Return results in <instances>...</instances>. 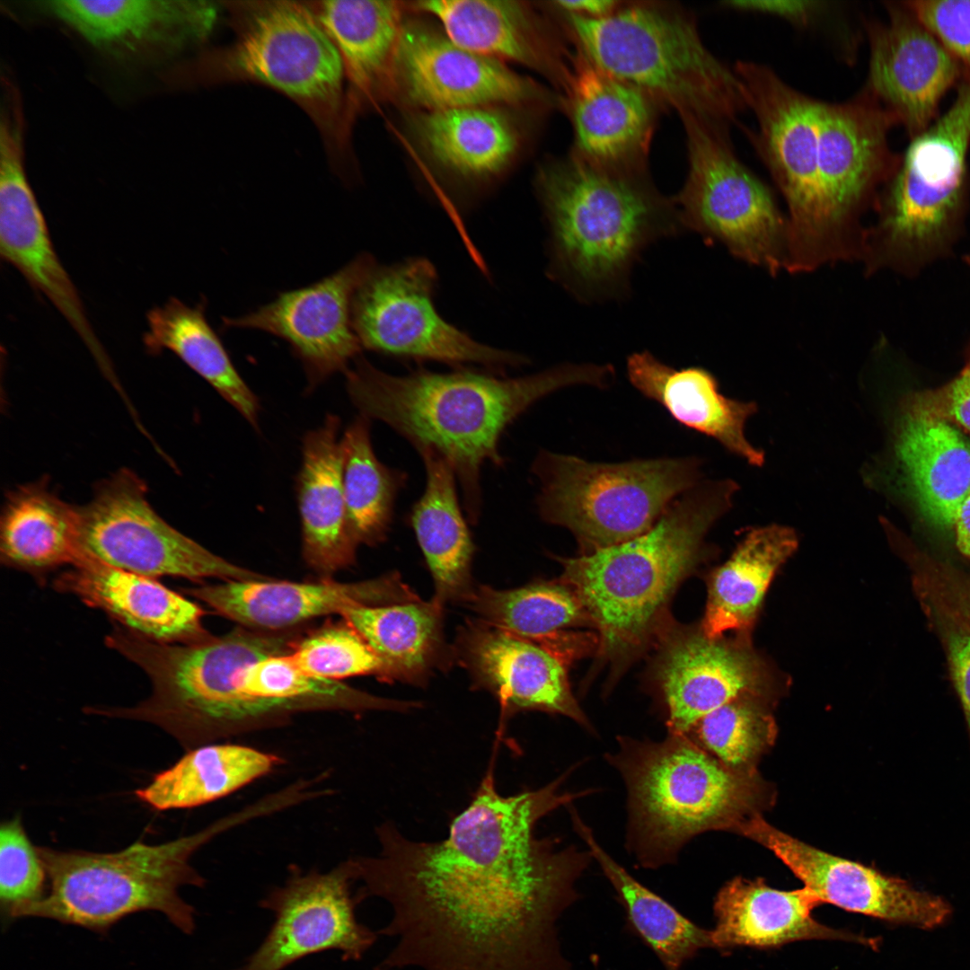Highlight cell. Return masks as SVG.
Instances as JSON below:
<instances>
[{"instance_id": "1f68e13d", "label": "cell", "mask_w": 970, "mask_h": 970, "mask_svg": "<svg viewBox=\"0 0 970 970\" xmlns=\"http://www.w3.org/2000/svg\"><path fill=\"white\" fill-rule=\"evenodd\" d=\"M340 615L383 660L390 681L423 684L454 657L444 639L443 604L422 600L399 576L383 598Z\"/></svg>"}, {"instance_id": "44dd1931", "label": "cell", "mask_w": 970, "mask_h": 970, "mask_svg": "<svg viewBox=\"0 0 970 970\" xmlns=\"http://www.w3.org/2000/svg\"><path fill=\"white\" fill-rule=\"evenodd\" d=\"M736 831L777 856L821 902L895 924L934 929L951 907L940 896L871 867L840 858L773 827L755 814Z\"/></svg>"}, {"instance_id": "d590c367", "label": "cell", "mask_w": 970, "mask_h": 970, "mask_svg": "<svg viewBox=\"0 0 970 970\" xmlns=\"http://www.w3.org/2000/svg\"><path fill=\"white\" fill-rule=\"evenodd\" d=\"M426 470V487L413 505L410 523L432 574L435 598L465 603L474 586L471 566L474 553L470 531L458 500L455 473L431 449L419 451Z\"/></svg>"}, {"instance_id": "ac0fdd59", "label": "cell", "mask_w": 970, "mask_h": 970, "mask_svg": "<svg viewBox=\"0 0 970 970\" xmlns=\"http://www.w3.org/2000/svg\"><path fill=\"white\" fill-rule=\"evenodd\" d=\"M353 883L346 860L323 873L292 865L285 883L259 903L274 914L268 934L234 970H284L328 950L340 951L343 961L361 960L378 933L357 920Z\"/></svg>"}, {"instance_id": "e0dca14e", "label": "cell", "mask_w": 970, "mask_h": 970, "mask_svg": "<svg viewBox=\"0 0 970 970\" xmlns=\"http://www.w3.org/2000/svg\"><path fill=\"white\" fill-rule=\"evenodd\" d=\"M818 174L835 236L845 259L860 257L859 216L893 172V115L864 87L842 102L818 101Z\"/></svg>"}, {"instance_id": "6da1fadb", "label": "cell", "mask_w": 970, "mask_h": 970, "mask_svg": "<svg viewBox=\"0 0 970 970\" xmlns=\"http://www.w3.org/2000/svg\"><path fill=\"white\" fill-rule=\"evenodd\" d=\"M569 772L504 796L492 758L445 839L413 841L391 822L376 828L379 851L347 860L362 884L358 903L378 897L392 909L377 933L395 945L375 970H572L558 922L593 859L535 834L543 816L586 796L561 789Z\"/></svg>"}, {"instance_id": "6f0895ef", "label": "cell", "mask_w": 970, "mask_h": 970, "mask_svg": "<svg viewBox=\"0 0 970 970\" xmlns=\"http://www.w3.org/2000/svg\"><path fill=\"white\" fill-rule=\"evenodd\" d=\"M964 262L970 269V251L964 256Z\"/></svg>"}, {"instance_id": "3957f363", "label": "cell", "mask_w": 970, "mask_h": 970, "mask_svg": "<svg viewBox=\"0 0 970 970\" xmlns=\"http://www.w3.org/2000/svg\"><path fill=\"white\" fill-rule=\"evenodd\" d=\"M535 189L549 228V274L583 299L624 291L640 252L683 229L674 199L647 170L607 168L569 152L539 168Z\"/></svg>"}, {"instance_id": "7a4b0ae2", "label": "cell", "mask_w": 970, "mask_h": 970, "mask_svg": "<svg viewBox=\"0 0 970 970\" xmlns=\"http://www.w3.org/2000/svg\"><path fill=\"white\" fill-rule=\"evenodd\" d=\"M613 375L609 365L567 363L515 378L463 368L393 375L361 356L345 371L360 415L387 424L418 452L431 449L448 462L472 523L481 516L482 465L504 464L498 447L506 428L546 395L571 385L603 388Z\"/></svg>"}, {"instance_id": "9a60e30c", "label": "cell", "mask_w": 970, "mask_h": 970, "mask_svg": "<svg viewBox=\"0 0 970 970\" xmlns=\"http://www.w3.org/2000/svg\"><path fill=\"white\" fill-rule=\"evenodd\" d=\"M77 515L82 558L154 578H270L217 556L168 524L149 503L146 482L129 469L100 481Z\"/></svg>"}, {"instance_id": "9c48e42d", "label": "cell", "mask_w": 970, "mask_h": 970, "mask_svg": "<svg viewBox=\"0 0 970 970\" xmlns=\"http://www.w3.org/2000/svg\"><path fill=\"white\" fill-rule=\"evenodd\" d=\"M969 147L966 76L949 109L912 137L877 198V222L862 240L869 272L890 269L913 277L953 251L968 208Z\"/></svg>"}, {"instance_id": "5b68a950", "label": "cell", "mask_w": 970, "mask_h": 970, "mask_svg": "<svg viewBox=\"0 0 970 970\" xmlns=\"http://www.w3.org/2000/svg\"><path fill=\"white\" fill-rule=\"evenodd\" d=\"M295 632L240 626L220 637L171 644L116 625L106 636V645L145 671L151 695L133 707H92L86 711L154 724L187 750L281 727L287 719L247 697L240 681L242 671L256 661L291 653L298 640Z\"/></svg>"}, {"instance_id": "ffe728a7", "label": "cell", "mask_w": 970, "mask_h": 970, "mask_svg": "<svg viewBox=\"0 0 970 970\" xmlns=\"http://www.w3.org/2000/svg\"><path fill=\"white\" fill-rule=\"evenodd\" d=\"M377 263L366 252L309 286L279 293L271 302L239 317H224L223 328L251 329L285 340L318 384L346 371L361 350L352 323L354 295Z\"/></svg>"}, {"instance_id": "db71d44e", "label": "cell", "mask_w": 970, "mask_h": 970, "mask_svg": "<svg viewBox=\"0 0 970 970\" xmlns=\"http://www.w3.org/2000/svg\"><path fill=\"white\" fill-rule=\"evenodd\" d=\"M827 3L808 0H728L723 5L728 9L770 14L780 17L798 27H807L827 7Z\"/></svg>"}, {"instance_id": "ba28073f", "label": "cell", "mask_w": 970, "mask_h": 970, "mask_svg": "<svg viewBox=\"0 0 970 970\" xmlns=\"http://www.w3.org/2000/svg\"><path fill=\"white\" fill-rule=\"evenodd\" d=\"M255 817L253 807L246 806L195 833L155 845L136 842L111 853L38 848L48 891L22 918L50 919L106 932L128 915L154 911L191 934L196 911L179 891L206 883L191 866V856L216 835Z\"/></svg>"}, {"instance_id": "d6986e66", "label": "cell", "mask_w": 970, "mask_h": 970, "mask_svg": "<svg viewBox=\"0 0 970 970\" xmlns=\"http://www.w3.org/2000/svg\"><path fill=\"white\" fill-rule=\"evenodd\" d=\"M0 126V255L44 295L83 340L101 369L113 373L79 293L54 248L44 215L22 163V114L9 98Z\"/></svg>"}, {"instance_id": "277c9868", "label": "cell", "mask_w": 970, "mask_h": 970, "mask_svg": "<svg viewBox=\"0 0 970 970\" xmlns=\"http://www.w3.org/2000/svg\"><path fill=\"white\" fill-rule=\"evenodd\" d=\"M738 490L731 479L701 481L643 534L560 560L563 584L599 630L604 657L624 664L647 646L677 586L705 553L708 532L731 509Z\"/></svg>"}, {"instance_id": "7bdbcfd3", "label": "cell", "mask_w": 970, "mask_h": 970, "mask_svg": "<svg viewBox=\"0 0 970 970\" xmlns=\"http://www.w3.org/2000/svg\"><path fill=\"white\" fill-rule=\"evenodd\" d=\"M240 684L247 697L275 709L288 720L310 711H408L419 706L415 701L383 698L311 675L288 654L269 656L250 665L242 671Z\"/></svg>"}, {"instance_id": "cb8c5ba5", "label": "cell", "mask_w": 970, "mask_h": 970, "mask_svg": "<svg viewBox=\"0 0 970 970\" xmlns=\"http://www.w3.org/2000/svg\"><path fill=\"white\" fill-rule=\"evenodd\" d=\"M454 658L500 706V724L527 710L558 713L591 730L571 693L563 661L539 643L480 619L461 627Z\"/></svg>"}, {"instance_id": "f546056e", "label": "cell", "mask_w": 970, "mask_h": 970, "mask_svg": "<svg viewBox=\"0 0 970 970\" xmlns=\"http://www.w3.org/2000/svg\"><path fill=\"white\" fill-rule=\"evenodd\" d=\"M822 904L805 886L785 891L767 886L762 878L736 877L719 891L714 901L713 948H771L808 939L871 943L860 935L818 922L812 912Z\"/></svg>"}, {"instance_id": "bcb514c9", "label": "cell", "mask_w": 970, "mask_h": 970, "mask_svg": "<svg viewBox=\"0 0 970 970\" xmlns=\"http://www.w3.org/2000/svg\"><path fill=\"white\" fill-rule=\"evenodd\" d=\"M767 698H736L703 717L687 735L730 769L750 772L777 734Z\"/></svg>"}, {"instance_id": "60d3db41", "label": "cell", "mask_w": 970, "mask_h": 970, "mask_svg": "<svg viewBox=\"0 0 970 970\" xmlns=\"http://www.w3.org/2000/svg\"><path fill=\"white\" fill-rule=\"evenodd\" d=\"M206 303L190 306L171 297L146 314L143 341L146 352L169 350L207 381L254 428L258 427V398L236 370L231 357L205 315Z\"/></svg>"}, {"instance_id": "ab89813d", "label": "cell", "mask_w": 970, "mask_h": 970, "mask_svg": "<svg viewBox=\"0 0 970 970\" xmlns=\"http://www.w3.org/2000/svg\"><path fill=\"white\" fill-rule=\"evenodd\" d=\"M282 763L272 753L233 743L197 746L136 790L157 810L190 808L225 798L269 774Z\"/></svg>"}, {"instance_id": "4dcf8cb0", "label": "cell", "mask_w": 970, "mask_h": 970, "mask_svg": "<svg viewBox=\"0 0 970 970\" xmlns=\"http://www.w3.org/2000/svg\"><path fill=\"white\" fill-rule=\"evenodd\" d=\"M627 373L637 390L679 423L717 440L751 466L764 464V452L748 440L745 429L758 410L756 402L726 397L706 369H675L648 351L628 357Z\"/></svg>"}, {"instance_id": "d4e9b609", "label": "cell", "mask_w": 970, "mask_h": 970, "mask_svg": "<svg viewBox=\"0 0 970 970\" xmlns=\"http://www.w3.org/2000/svg\"><path fill=\"white\" fill-rule=\"evenodd\" d=\"M575 50L568 82L560 95V108L573 130L570 152L600 166L646 171L662 109L644 93Z\"/></svg>"}, {"instance_id": "30bf717a", "label": "cell", "mask_w": 970, "mask_h": 970, "mask_svg": "<svg viewBox=\"0 0 970 970\" xmlns=\"http://www.w3.org/2000/svg\"><path fill=\"white\" fill-rule=\"evenodd\" d=\"M541 517L569 529L583 554L649 531L670 504L701 481L697 458L592 463L542 450L532 463Z\"/></svg>"}, {"instance_id": "8d00e7d4", "label": "cell", "mask_w": 970, "mask_h": 970, "mask_svg": "<svg viewBox=\"0 0 970 970\" xmlns=\"http://www.w3.org/2000/svg\"><path fill=\"white\" fill-rule=\"evenodd\" d=\"M796 532L767 525L745 533L730 558L710 575L701 630L711 639L725 632L749 635L777 570L796 551Z\"/></svg>"}, {"instance_id": "2e32d148", "label": "cell", "mask_w": 970, "mask_h": 970, "mask_svg": "<svg viewBox=\"0 0 970 970\" xmlns=\"http://www.w3.org/2000/svg\"><path fill=\"white\" fill-rule=\"evenodd\" d=\"M388 88L418 110L474 106L560 108V95L504 62L466 49L443 31L404 22Z\"/></svg>"}, {"instance_id": "ee69618b", "label": "cell", "mask_w": 970, "mask_h": 970, "mask_svg": "<svg viewBox=\"0 0 970 970\" xmlns=\"http://www.w3.org/2000/svg\"><path fill=\"white\" fill-rule=\"evenodd\" d=\"M370 419L357 417L340 438L342 484L350 534L357 544L375 545L385 539L396 498L407 475L376 457L370 439Z\"/></svg>"}, {"instance_id": "d6a6232c", "label": "cell", "mask_w": 970, "mask_h": 970, "mask_svg": "<svg viewBox=\"0 0 970 970\" xmlns=\"http://www.w3.org/2000/svg\"><path fill=\"white\" fill-rule=\"evenodd\" d=\"M340 426L339 418L329 415L305 435L296 483L303 557L323 576L350 566L357 546L347 519Z\"/></svg>"}, {"instance_id": "8fae6325", "label": "cell", "mask_w": 970, "mask_h": 970, "mask_svg": "<svg viewBox=\"0 0 970 970\" xmlns=\"http://www.w3.org/2000/svg\"><path fill=\"white\" fill-rule=\"evenodd\" d=\"M236 11L234 40L200 63L206 78L271 86L305 109L324 134L343 138L342 61L309 3L247 2Z\"/></svg>"}, {"instance_id": "7402d4cb", "label": "cell", "mask_w": 970, "mask_h": 970, "mask_svg": "<svg viewBox=\"0 0 970 970\" xmlns=\"http://www.w3.org/2000/svg\"><path fill=\"white\" fill-rule=\"evenodd\" d=\"M657 675L668 734L687 735L706 715L743 695L770 697L774 678L746 634L711 639L701 628L666 638Z\"/></svg>"}, {"instance_id": "8992f818", "label": "cell", "mask_w": 970, "mask_h": 970, "mask_svg": "<svg viewBox=\"0 0 970 970\" xmlns=\"http://www.w3.org/2000/svg\"><path fill=\"white\" fill-rule=\"evenodd\" d=\"M605 758L627 790V848L645 869L675 862L701 833L736 830L761 798L754 773L730 769L688 735L619 736Z\"/></svg>"}, {"instance_id": "836d02e7", "label": "cell", "mask_w": 970, "mask_h": 970, "mask_svg": "<svg viewBox=\"0 0 970 970\" xmlns=\"http://www.w3.org/2000/svg\"><path fill=\"white\" fill-rule=\"evenodd\" d=\"M893 453L923 515L953 527L970 491V446L948 420L914 407L896 425Z\"/></svg>"}, {"instance_id": "11a10c76", "label": "cell", "mask_w": 970, "mask_h": 970, "mask_svg": "<svg viewBox=\"0 0 970 970\" xmlns=\"http://www.w3.org/2000/svg\"><path fill=\"white\" fill-rule=\"evenodd\" d=\"M623 4L615 0H558L550 2L549 8L564 14L597 20L611 15Z\"/></svg>"}, {"instance_id": "7c38bea8", "label": "cell", "mask_w": 970, "mask_h": 970, "mask_svg": "<svg viewBox=\"0 0 970 970\" xmlns=\"http://www.w3.org/2000/svg\"><path fill=\"white\" fill-rule=\"evenodd\" d=\"M756 130L746 135L788 205V266L812 270L844 259L825 206L818 174V100L796 90L769 66H735Z\"/></svg>"}, {"instance_id": "f5cc1de1", "label": "cell", "mask_w": 970, "mask_h": 970, "mask_svg": "<svg viewBox=\"0 0 970 970\" xmlns=\"http://www.w3.org/2000/svg\"><path fill=\"white\" fill-rule=\"evenodd\" d=\"M927 575L929 595L970 628V578L949 568H932Z\"/></svg>"}, {"instance_id": "9f6ffc18", "label": "cell", "mask_w": 970, "mask_h": 970, "mask_svg": "<svg viewBox=\"0 0 970 970\" xmlns=\"http://www.w3.org/2000/svg\"><path fill=\"white\" fill-rule=\"evenodd\" d=\"M953 527L958 550L970 557V491L957 513Z\"/></svg>"}, {"instance_id": "681fc988", "label": "cell", "mask_w": 970, "mask_h": 970, "mask_svg": "<svg viewBox=\"0 0 970 970\" xmlns=\"http://www.w3.org/2000/svg\"><path fill=\"white\" fill-rule=\"evenodd\" d=\"M903 3L970 76V0Z\"/></svg>"}, {"instance_id": "5bb4252c", "label": "cell", "mask_w": 970, "mask_h": 970, "mask_svg": "<svg viewBox=\"0 0 970 970\" xmlns=\"http://www.w3.org/2000/svg\"><path fill=\"white\" fill-rule=\"evenodd\" d=\"M438 275L430 260L376 265L357 288L352 323L362 348L416 361L479 365L494 373L525 365L524 355L481 343L446 322L434 295Z\"/></svg>"}, {"instance_id": "f6af8a7d", "label": "cell", "mask_w": 970, "mask_h": 970, "mask_svg": "<svg viewBox=\"0 0 970 970\" xmlns=\"http://www.w3.org/2000/svg\"><path fill=\"white\" fill-rule=\"evenodd\" d=\"M464 604L480 620L532 640L558 634L565 627L593 624L579 598L563 583H534L509 590L479 586Z\"/></svg>"}, {"instance_id": "603a6c76", "label": "cell", "mask_w": 970, "mask_h": 970, "mask_svg": "<svg viewBox=\"0 0 970 970\" xmlns=\"http://www.w3.org/2000/svg\"><path fill=\"white\" fill-rule=\"evenodd\" d=\"M886 20H869L866 88L911 137L933 121L960 75V64L903 2L886 3Z\"/></svg>"}, {"instance_id": "484cf974", "label": "cell", "mask_w": 970, "mask_h": 970, "mask_svg": "<svg viewBox=\"0 0 970 970\" xmlns=\"http://www.w3.org/2000/svg\"><path fill=\"white\" fill-rule=\"evenodd\" d=\"M37 9L94 47L119 53L177 50L204 41L214 30L215 2L187 0H48Z\"/></svg>"}, {"instance_id": "b9f144b4", "label": "cell", "mask_w": 970, "mask_h": 970, "mask_svg": "<svg viewBox=\"0 0 970 970\" xmlns=\"http://www.w3.org/2000/svg\"><path fill=\"white\" fill-rule=\"evenodd\" d=\"M567 808L577 834L615 890L631 928L653 950L665 970H681L700 950L713 948L710 930L693 923L635 879L602 848L574 806L570 804Z\"/></svg>"}, {"instance_id": "4316f807", "label": "cell", "mask_w": 970, "mask_h": 970, "mask_svg": "<svg viewBox=\"0 0 970 970\" xmlns=\"http://www.w3.org/2000/svg\"><path fill=\"white\" fill-rule=\"evenodd\" d=\"M432 15L455 44L499 61H511L546 76L563 91L573 53L546 21L525 2L436 0L412 3Z\"/></svg>"}, {"instance_id": "f1b7e54d", "label": "cell", "mask_w": 970, "mask_h": 970, "mask_svg": "<svg viewBox=\"0 0 970 970\" xmlns=\"http://www.w3.org/2000/svg\"><path fill=\"white\" fill-rule=\"evenodd\" d=\"M391 575L356 583L265 580L225 581L185 590L241 626L265 631L290 630L320 616L341 614L371 604L388 591Z\"/></svg>"}, {"instance_id": "c3c4849f", "label": "cell", "mask_w": 970, "mask_h": 970, "mask_svg": "<svg viewBox=\"0 0 970 970\" xmlns=\"http://www.w3.org/2000/svg\"><path fill=\"white\" fill-rule=\"evenodd\" d=\"M48 875L38 848L27 836L21 819L5 821L0 829V902L4 920L22 918L44 898Z\"/></svg>"}, {"instance_id": "7dc6e473", "label": "cell", "mask_w": 970, "mask_h": 970, "mask_svg": "<svg viewBox=\"0 0 970 970\" xmlns=\"http://www.w3.org/2000/svg\"><path fill=\"white\" fill-rule=\"evenodd\" d=\"M288 655L300 669L316 677L338 681L375 675L390 681L383 660L345 621L324 626L298 639Z\"/></svg>"}, {"instance_id": "f35d334b", "label": "cell", "mask_w": 970, "mask_h": 970, "mask_svg": "<svg viewBox=\"0 0 970 970\" xmlns=\"http://www.w3.org/2000/svg\"><path fill=\"white\" fill-rule=\"evenodd\" d=\"M0 517L5 565L39 575L82 559L77 506L63 500L44 478L10 490Z\"/></svg>"}, {"instance_id": "f907efd6", "label": "cell", "mask_w": 970, "mask_h": 970, "mask_svg": "<svg viewBox=\"0 0 970 970\" xmlns=\"http://www.w3.org/2000/svg\"><path fill=\"white\" fill-rule=\"evenodd\" d=\"M948 664L970 737V628L940 605Z\"/></svg>"}, {"instance_id": "816d5d0a", "label": "cell", "mask_w": 970, "mask_h": 970, "mask_svg": "<svg viewBox=\"0 0 970 970\" xmlns=\"http://www.w3.org/2000/svg\"><path fill=\"white\" fill-rule=\"evenodd\" d=\"M914 407L952 419L970 431V360L950 383L926 394Z\"/></svg>"}, {"instance_id": "83f0119b", "label": "cell", "mask_w": 970, "mask_h": 970, "mask_svg": "<svg viewBox=\"0 0 970 970\" xmlns=\"http://www.w3.org/2000/svg\"><path fill=\"white\" fill-rule=\"evenodd\" d=\"M55 580V588L102 610L132 632L161 643H193L211 635L203 610L155 578L83 558Z\"/></svg>"}, {"instance_id": "4fadbf2b", "label": "cell", "mask_w": 970, "mask_h": 970, "mask_svg": "<svg viewBox=\"0 0 970 970\" xmlns=\"http://www.w3.org/2000/svg\"><path fill=\"white\" fill-rule=\"evenodd\" d=\"M688 172L674 198L683 228L724 244L770 273L787 269L788 220L768 188L741 163L729 125L687 117Z\"/></svg>"}, {"instance_id": "52a82bcc", "label": "cell", "mask_w": 970, "mask_h": 970, "mask_svg": "<svg viewBox=\"0 0 970 970\" xmlns=\"http://www.w3.org/2000/svg\"><path fill=\"white\" fill-rule=\"evenodd\" d=\"M554 12L575 48L662 110L730 125L747 109L735 68L706 47L694 17L683 8L625 2L597 20Z\"/></svg>"}, {"instance_id": "74e56055", "label": "cell", "mask_w": 970, "mask_h": 970, "mask_svg": "<svg viewBox=\"0 0 970 970\" xmlns=\"http://www.w3.org/2000/svg\"><path fill=\"white\" fill-rule=\"evenodd\" d=\"M309 4L341 58L350 116L361 100L388 88L404 24L401 3L335 0Z\"/></svg>"}, {"instance_id": "e575fe53", "label": "cell", "mask_w": 970, "mask_h": 970, "mask_svg": "<svg viewBox=\"0 0 970 970\" xmlns=\"http://www.w3.org/2000/svg\"><path fill=\"white\" fill-rule=\"evenodd\" d=\"M499 106L418 110L410 128L422 150L441 168L465 181L502 172L523 144L516 119Z\"/></svg>"}]
</instances>
